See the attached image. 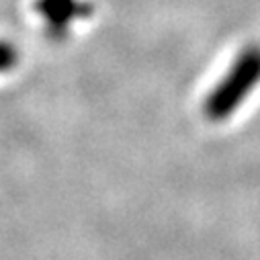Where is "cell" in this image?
<instances>
[{
  "mask_svg": "<svg viewBox=\"0 0 260 260\" xmlns=\"http://www.w3.org/2000/svg\"><path fill=\"white\" fill-rule=\"evenodd\" d=\"M258 84H260V45L250 43L240 49L228 72L207 94L203 103L205 117L215 123L230 119Z\"/></svg>",
  "mask_w": 260,
  "mask_h": 260,
  "instance_id": "obj_1",
  "label": "cell"
},
{
  "mask_svg": "<svg viewBox=\"0 0 260 260\" xmlns=\"http://www.w3.org/2000/svg\"><path fill=\"white\" fill-rule=\"evenodd\" d=\"M51 31H63L68 23L80 13L76 0H39L35 7Z\"/></svg>",
  "mask_w": 260,
  "mask_h": 260,
  "instance_id": "obj_2",
  "label": "cell"
},
{
  "mask_svg": "<svg viewBox=\"0 0 260 260\" xmlns=\"http://www.w3.org/2000/svg\"><path fill=\"white\" fill-rule=\"evenodd\" d=\"M17 49L9 41H0V72H9L17 63Z\"/></svg>",
  "mask_w": 260,
  "mask_h": 260,
  "instance_id": "obj_3",
  "label": "cell"
}]
</instances>
